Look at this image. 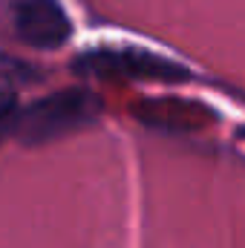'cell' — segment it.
Wrapping results in <instances>:
<instances>
[{
  "label": "cell",
  "instance_id": "1",
  "mask_svg": "<svg viewBox=\"0 0 245 248\" xmlns=\"http://www.w3.org/2000/svg\"><path fill=\"white\" fill-rule=\"evenodd\" d=\"M98 110L101 104L90 90H61L26 107L17 116L15 133L23 144H32V147L46 144V141H55L66 133H75L92 124Z\"/></svg>",
  "mask_w": 245,
  "mask_h": 248
},
{
  "label": "cell",
  "instance_id": "4",
  "mask_svg": "<svg viewBox=\"0 0 245 248\" xmlns=\"http://www.w3.org/2000/svg\"><path fill=\"white\" fill-rule=\"evenodd\" d=\"M15 110V90L6 81V75H0V122Z\"/></svg>",
  "mask_w": 245,
  "mask_h": 248
},
{
  "label": "cell",
  "instance_id": "2",
  "mask_svg": "<svg viewBox=\"0 0 245 248\" xmlns=\"http://www.w3.org/2000/svg\"><path fill=\"white\" fill-rule=\"evenodd\" d=\"M75 69L104 78H147V81H182L187 78L179 63H170L165 58H156L150 52L136 49H98L81 55Z\"/></svg>",
  "mask_w": 245,
  "mask_h": 248
},
{
  "label": "cell",
  "instance_id": "3",
  "mask_svg": "<svg viewBox=\"0 0 245 248\" xmlns=\"http://www.w3.org/2000/svg\"><path fill=\"white\" fill-rule=\"evenodd\" d=\"M15 32L35 49H58L69 41L72 23L58 0H17Z\"/></svg>",
  "mask_w": 245,
  "mask_h": 248
}]
</instances>
